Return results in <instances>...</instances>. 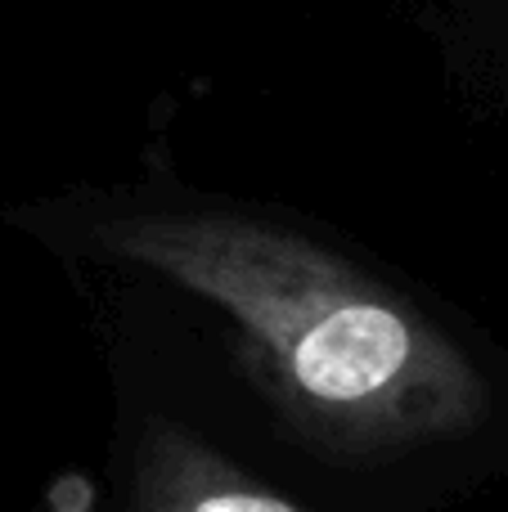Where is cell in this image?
Listing matches in <instances>:
<instances>
[{
	"label": "cell",
	"instance_id": "1",
	"mask_svg": "<svg viewBox=\"0 0 508 512\" xmlns=\"http://www.w3.org/2000/svg\"><path fill=\"white\" fill-rule=\"evenodd\" d=\"M104 243L230 310L329 441H423L482 409L477 378L437 333L302 239L230 216H135Z\"/></svg>",
	"mask_w": 508,
	"mask_h": 512
},
{
	"label": "cell",
	"instance_id": "2",
	"mask_svg": "<svg viewBox=\"0 0 508 512\" xmlns=\"http://www.w3.org/2000/svg\"><path fill=\"white\" fill-rule=\"evenodd\" d=\"M158 512H302V508L261 486L225 477V472H194L189 481H176L167 490Z\"/></svg>",
	"mask_w": 508,
	"mask_h": 512
}]
</instances>
